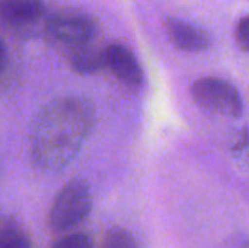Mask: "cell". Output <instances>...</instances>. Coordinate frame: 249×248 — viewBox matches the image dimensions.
Masks as SVG:
<instances>
[{"instance_id": "cell-6", "label": "cell", "mask_w": 249, "mask_h": 248, "mask_svg": "<svg viewBox=\"0 0 249 248\" xmlns=\"http://www.w3.org/2000/svg\"><path fill=\"white\" fill-rule=\"evenodd\" d=\"M163 26L171 42L178 50L187 53H201L212 45L210 34L193 22L168 16L163 20Z\"/></svg>"}, {"instance_id": "cell-5", "label": "cell", "mask_w": 249, "mask_h": 248, "mask_svg": "<svg viewBox=\"0 0 249 248\" xmlns=\"http://www.w3.org/2000/svg\"><path fill=\"white\" fill-rule=\"evenodd\" d=\"M105 67L124 85L137 89L143 85V70L134 53L121 42H111L104 48Z\"/></svg>"}, {"instance_id": "cell-1", "label": "cell", "mask_w": 249, "mask_h": 248, "mask_svg": "<svg viewBox=\"0 0 249 248\" xmlns=\"http://www.w3.org/2000/svg\"><path fill=\"white\" fill-rule=\"evenodd\" d=\"M95 121V105L85 96H60L48 102L29 136L34 164L45 171L66 168L82 151Z\"/></svg>"}, {"instance_id": "cell-4", "label": "cell", "mask_w": 249, "mask_h": 248, "mask_svg": "<svg viewBox=\"0 0 249 248\" xmlns=\"http://www.w3.org/2000/svg\"><path fill=\"white\" fill-rule=\"evenodd\" d=\"M98 29V22L92 15L76 9L57 10L45 22L48 35L67 48L93 42Z\"/></svg>"}, {"instance_id": "cell-8", "label": "cell", "mask_w": 249, "mask_h": 248, "mask_svg": "<svg viewBox=\"0 0 249 248\" xmlns=\"http://www.w3.org/2000/svg\"><path fill=\"white\" fill-rule=\"evenodd\" d=\"M67 61L73 72L79 75H93L105 67L104 48L93 42L67 48Z\"/></svg>"}, {"instance_id": "cell-2", "label": "cell", "mask_w": 249, "mask_h": 248, "mask_svg": "<svg viewBox=\"0 0 249 248\" xmlns=\"http://www.w3.org/2000/svg\"><path fill=\"white\" fill-rule=\"evenodd\" d=\"M93 206L89 184L85 180H70L55 194L50 213L48 227L55 234H67L80 225Z\"/></svg>"}, {"instance_id": "cell-3", "label": "cell", "mask_w": 249, "mask_h": 248, "mask_svg": "<svg viewBox=\"0 0 249 248\" xmlns=\"http://www.w3.org/2000/svg\"><path fill=\"white\" fill-rule=\"evenodd\" d=\"M196 104L222 117L238 118L244 114V99L239 91L228 80L216 76H204L197 79L191 88Z\"/></svg>"}, {"instance_id": "cell-7", "label": "cell", "mask_w": 249, "mask_h": 248, "mask_svg": "<svg viewBox=\"0 0 249 248\" xmlns=\"http://www.w3.org/2000/svg\"><path fill=\"white\" fill-rule=\"evenodd\" d=\"M44 12V0H0V19L12 28L31 26Z\"/></svg>"}, {"instance_id": "cell-11", "label": "cell", "mask_w": 249, "mask_h": 248, "mask_svg": "<svg viewBox=\"0 0 249 248\" xmlns=\"http://www.w3.org/2000/svg\"><path fill=\"white\" fill-rule=\"evenodd\" d=\"M51 248H93V243L90 237L83 232H70L61 235Z\"/></svg>"}, {"instance_id": "cell-13", "label": "cell", "mask_w": 249, "mask_h": 248, "mask_svg": "<svg viewBox=\"0 0 249 248\" xmlns=\"http://www.w3.org/2000/svg\"><path fill=\"white\" fill-rule=\"evenodd\" d=\"M6 64H7V54H6V47L0 38V82L4 76V70H6Z\"/></svg>"}, {"instance_id": "cell-10", "label": "cell", "mask_w": 249, "mask_h": 248, "mask_svg": "<svg viewBox=\"0 0 249 248\" xmlns=\"http://www.w3.org/2000/svg\"><path fill=\"white\" fill-rule=\"evenodd\" d=\"M102 248H139V244L128 229L115 227L105 235Z\"/></svg>"}, {"instance_id": "cell-12", "label": "cell", "mask_w": 249, "mask_h": 248, "mask_svg": "<svg viewBox=\"0 0 249 248\" xmlns=\"http://www.w3.org/2000/svg\"><path fill=\"white\" fill-rule=\"evenodd\" d=\"M249 19L247 15H244L239 20H238V25H236V32H235V37H236V42L239 45V48L242 51H248V29H249Z\"/></svg>"}, {"instance_id": "cell-9", "label": "cell", "mask_w": 249, "mask_h": 248, "mask_svg": "<svg viewBox=\"0 0 249 248\" xmlns=\"http://www.w3.org/2000/svg\"><path fill=\"white\" fill-rule=\"evenodd\" d=\"M0 248H32L25 228L7 215H0Z\"/></svg>"}]
</instances>
